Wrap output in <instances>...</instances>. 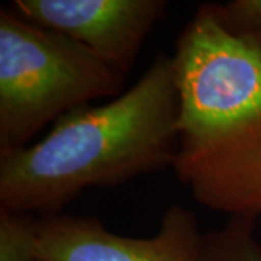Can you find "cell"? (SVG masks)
Segmentation results:
<instances>
[{"mask_svg": "<svg viewBox=\"0 0 261 261\" xmlns=\"http://www.w3.org/2000/svg\"><path fill=\"white\" fill-rule=\"evenodd\" d=\"M255 225L243 218H229L222 228L205 233L200 261H261Z\"/></svg>", "mask_w": 261, "mask_h": 261, "instance_id": "obj_6", "label": "cell"}, {"mask_svg": "<svg viewBox=\"0 0 261 261\" xmlns=\"http://www.w3.org/2000/svg\"><path fill=\"white\" fill-rule=\"evenodd\" d=\"M225 32L244 45L261 51V0L207 3Z\"/></svg>", "mask_w": 261, "mask_h": 261, "instance_id": "obj_7", "label": "cell"}, {"mask_svg": "<svg viewBox=\"0 0 261 261\" xmlns=\"http://www.w3.org/2000/svg\"><path fill=\"white\" fill-rule=\"evenodd\" d=\"M202 245L193 212L173 205L149 238L113 233L94 216H41L35 254L38 261H200Z\"/></svg>", "mask_w": 261, "mask_h": 261, "instance_id": "obj_4", "label": "cell"}, {"mask_svg": "<svg viewBox=\"0 0 261 261\" xmlns=\"http://www.w3.org/2000/svg\"><path fill=\"white\" fill-rule=\"evenodd\" d=\"M166 9L164 0H15L12 6L20 18L79 41L125 77Z\"/></svg>", "mask_w": 261, "mask_h": 261, "instance_id": "obj_5", "label": "cell"}, {"mask_svg": "<svg viewBox=\"0 0 261 261\" xmlns=\"http://www.w3.org/2000/svg\"><path fill=\"white\" fill-rule=\"evenodd\" d=\"M38 221L31 214L0 209V261H38Z\"/></svg>", "mask_w": 261, "mask_h": 261, "instance_id": "obj_8", "label": "cell"}, {"mask_svg": "<svg viewBox=\"0 0 261 261\" xmlns=\"http://www.w3.org/2000/svg\"><path fill=\"white\" fill-rule=\"evenodd\" d=\"M173 60L178 181L209 211L261 222V51L229 37L205 3Z\"/></svg>", "mask_w": 261, "mask_h": 261, "instance_id": "obj_2", "label": "cell"}, {"mask_svg": "<svg viewBox=\"0 0 261 261\" xmlns=\"http://www.w3.org/2000/svg\"><path fill=\"white\" fill-rule=\"evenodd\" d=\"M125 79L79 41L2 9L0 157L75 108L121 96Z\"/></svg>", "mask_w": 261, "mask_h": 261, "instance_id": "obj_3", "label": "cell"}, {"mask_svg": "<svg viewBox=\"0 0 261 261\" xmlns=\"http://www.w3.org/2000/svg\"><path fill=\"white\" fill-rule=\"evenodd\" d=\"M178 113L174 60L159 56L121 96L75 108L37 144L0 157V209L53 216L87 187L173 168Z\"/></svg>", "mask_w": 261, "mask_h": 261, "instance_id": "obj_1", "label": "cell"}]
</instances>
